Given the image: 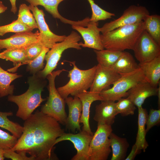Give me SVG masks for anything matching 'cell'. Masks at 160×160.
Segmentation results:
<instances>
[{"mask_svg": "<svg viewBox=\"0 0 160 160\" xmlns=\"http://www.w3.org/2000/svg\"><path fill=\"white\" fill-rule=\"evenodd\" d=\"M24 121L22 134L11 149L28 153L35 160H58L55 143L64 132L60 123L39 110Z\"/></svg>", "mask_w": 160, "mask_h": 160, "instance_id": "cell-1", "label": "cell"}, {"mask_svg": "<svg viewBox=\"0 0 160 160\" xmlns=\"http://www.w3.org/2000/svg\"><path fill=\"white\" fill-rule=\"evenodd\" d=\"M29 88L24 93L18 95H9L8 101L16 104L18 107L16 116L24 121L27 119L34 111L46 100L41 97V93L47 84L45 79L36 74L29 77Z\"/></svg>", "mask_w": 160, "mask_h": 160, "instance_id": "cell-2", "label": "cell"}, {"mask_svg": "<svg viewBox=\"0 0 160 160\" xmlns=\"http://www.w3.org/2000/svg\"><path fill=\"white\" fill-rule=\"evenodd\" d=\"M144 30L143 20L121 26L100 34L101 42L104 49L121 51L132 50L138 38Z\"/></svg>", "mask_w": 160, "mask_h": 160, "instance_id": "cell-3", "label": "cell"}, {"mask_svg": "<svg viewBox=\"0 0 160 160\" xmlns=\"http://www.w3.org/2000/svg\"><path fill=\"white\" fill-rule=\"evenodd\" d=\"M73 66V69L68 72L70 79L65 85L57 89L61 96L65 99L69 95L73 96L87 91L93 82L97 69V65L86 70L79 69L76 61H68Z\"/></svg>", "mask_w": 160, "mask_h": 160, "instance_id": "cell-4", "label": "cell"}, {"mask_svg": "<svg viewBox=\"0 0 160 160\" xmlns=\"http://www.w3.org/2000/svg\"><path fill=\"white\" fill-rule=\"evenodd\" d=\"M65 70L62 69L53 71L47 76L49 81L47 88L49 95L47 102L40 109L43 113L52 117L63 125H65L67 117L65 109V99L61 96L56 88L55 80Z\"/></svg>", "mask_w": 160, "mask_h": 160, "instance_id": "cell-5", "label": "cell"}, {"mask_svg": "<svg viewBox=\"0 0 160 160\" xmlns=\"http://www.w3.org/2000/svg\"><path fill=\"white\" fill-rule=\"evenodd\" d=\"M81 37L76 32L73 31L62 41L57 43L46 53L45 60L46 63L44 69L36 74L39 77L45 79L49 74L56 68L63 52L69 48L81 49L79 41Z\"/></svg>", "mask_w": 160, "mask_h": 160, "instance_id": "cell-6", "label": "cell"}, {"mask_svg": "<svg viewBox=\"0 0 160 160\" xmlns=\"http://www.w3.org/2000/svg\"><path fill=\"white\" fill-rule=\"evenodd\" d=\"M146 80L143 73L139 68L130 73L121 75L111 87L100 93L103 100L115 102L126 97L128 91L138 83Z\"/></svg>", "mask_w": 160, "mask_h": 160, "instance_id": "cell-7", "label": "cell"}, {"mask_svg": "<svg viewBox=\"0 0 160 160\" xmlns=\"http://www.w3.org/2000/svg\"><path fill=\"white\" fill-rule=\"evenodd\" d=\"M111 126L98 125L90 142L88 160H106L111 152L109 135Z\"/></svg>", "mask_w": 160, "mask_h": 160, "instance_id": "cell-8", "label": "cell"}, {"mask_svg": "<svg viewBox=\"0 0 160 160\" xmlns=\"http://www.w3.org/2000/svg\"><path fill=\"white\" fill-rule=\"evenodd\" d=\"M132 50L139 63L150 61L160 55V45L145 30L139 36Z\"/></svg>", "mask_w": 160, "mask_h": 160, "instance_id": "cell-9", "label": "cell"}, {"mask_svg": "<svg viewBox=\"0 0 160 160\" xmlns=\"http://www.w3.org/2000/svg\"><path fill=\"white\" fill-rule=\"evenodd\" d=\"M149 14L148 10L144 7L131 6L124 11L120 17L105 23L100 28V32L104 33L121 26L135 23L143 20Z\"/></svg>", "mask_w": 160, "mask_h": 160, "instance_id": "cell-10", "label": "cell"}, {"mask_svg": "<svg viewBox=\"0 0 160 160\" xmlns=\"http://www.w3.org/2000/svg\"><path fill=\"white\" fill-rule=\"evenodd\" d=\"M28 7L33 13L39 30L38 41L44 47L50 49L55 44L65 39L66 36L56 34L50 30L45 21V15L43 10L30 4Z\"/></svg>", "mask_w": 160, "mask_h": 160, "instance_id": "cell-11", "label": "cell"}, {"mask_svg": "<svg viewBox=\"0 0 160 160\" xmlns=\"http://www.w3.org/2000/svg\"><path fill=\"white\" fill-rule=\"evenodd\" d=\"M93 135L83 130L76 134L64 132L56 139L55 144L63 141H69L77 151L76 154L71 160H88L89 145Z\"/></svg>", "mask_w": 160, "mask_h": 160, "instance_id": "cell-12", "label": "cell"}, {"mask_svg": "<svg viewBox=\"0 0 160 160\" xmlns=\"http://www.w3.org/2000/svg\"><path fill=\"white\" fill-rule=\"evenodd\" d=\"M98 23L91 21L87 27L79 25L72 26L73 29L78 32L82 36L84 43H79L81 47L92 48L100 50L104 49L102 45Z\"/></svg>", "mask_w": 160, "mask_h": 160, "instance_id": "cell-13", "label": "cell"}, {"mask_svg": "<svg viewBox=\"0 0 160 160\" xmlns=\"http://www.w3.org/2000/svg\"><path fill=\"white\" fill-rule=\"evenodd\" d=\"M121 75L110 67L104 66L98 64L95 76L90 91L100 93L110 88L121 77Z\"/></svg>", "mask_w": 160, "mask_h": 160, "instance_id": "cell-14", "label": "cell"}, {"mask_svg": "<svg viewBox=\"0 0 160 160\" xmlns=\"http://www.w3.org/2000/svg\"><path fill=\"white\" fill-rule=\"evenodd\" d=\"M39 33L26 32L16 33L9 37L0 39V49L25 48L38 41Z\"/></svg>", "mask_w": 160, "mask_h": 160, "instance_id": "cell-15", "label": "cell"}, {"mask_svg": "<svg viewBox=\"0 0 160 160\" xmlns=\"http://www.w3.org/2000/svg\"><path fill=\"white\" fill-rule=\"evenodd\" d=\"M158 87L151 84L146 80L138 83L127 92V97L137 108L141 107L145 99L150 97L157 95Z\"/></svg>", "mask_w": 160, "mask_h": 160, "instance_id": "cell-16", "label": "cell"}, {"mask_svg": "<svg viewBox=\"0 0 160 160\" xmlns=\"http://www.w3.org/2000/svg\"><path fill=\"white\" fill-rule=\"evenodd\" d=\"M68 105V114L65 123V128L72 132L81 131L80 120L82 111L81 102L76 96L73 98L68 97L65 99Z\"/></svg>", "mask_w": 160, "mask_h": 160, "instance_id": "cell-17", "label": "cell"}, {"mask_svg": "<svg viewBox=\"0 0 160 160\" xmlns=\"http://www.w3.org/2000/svg\"><path fill=\"white\" fill-rule=\"evenodd\" d=\"M81 100L82 105V111L80 122L83 124L82 130L93 135L90 128L89 119L90 110L91 104L96 101H103L100 93L91 91H85L76 95Z\"/></svg>", "mask_w": 160, "mask_h": 160, "instance_id": "cell-18", "label": "cell"}, {"mask_svg": "<svg viewBox=\"0 0 160 160\" xmlns=\"http://www.w3.org/2000/svg\"><path fill=\"white\" fill-rule=\"evenodd\" d=\"M93 119L98 125L104 124L111 126L114 123L117 113L115 102L103 100L96 105Z\"/></svg>", "mask_w": 160, "mask_h": 160, "instance_id": "cell-19", "label": "cell"}, {"mask_svg": "<svg viewBox=\"0 0 160 160\" xmlns=\"http://www.w3.org/2000/svg\"><path fill=\"white\" fill-rule=\"evenodd\" d=\"M34 7L38 5L43 6L46 11L51 14L55 18L59 19L62 23L73 25H82V20L74 21L67 19L63 17L59 13L58 7L59 4L65 0H25Z\"/></svg>", "mask_w": 160, "mask_h": 160, "instance_id": "cell-20", "label": "cell"}, {"mask_svg": "<svg viewBox=\"0 0 160 160\" xmlns=\"http://www.w3.org/2000/svg\"><path fill=\"white\" fill-rule=\"evenodd\" d=\"M138 65L146 80L153 87H157L160 83V55L150 61L139 63Z\"/></svg>", "mask_w": 160, "mask_h": 160, "instance_id": "cell-21", "label": "cell"}, {"mask_svg": "<svg viewBox=\"0 0 160 160\" xmlns=\"http://www.w3.org/2000/svg\"><path fill=\"white\" fill-rule=\"evenodd\" d=\"M0 58L12 62L14 67L8 69L9 72H15L20 66L27 64V59L25 48H17L6 49L0 53Z\"/></svg>", "mask_w": 160, "mask_h": 160, "instance_id": "cell-22", "label": "cell"}, {"mask_svg": "<svg viewBox=\"0 0 160 160\" xmlns=\"http://www.w3.org/2000/svg\"><path fill=\"white\" fill-rule=\"evenodd\" d=\"M110 68L120 75L133 72L139 67L132 55L129 52L123 51L118 59Z\"/></svg>", "mask_w": 160, "mask_h": 160, "instance_id": "cell-23", "label": "cell"}, {"mask_svg": "<svg viewBox=\"0 0 160 160\" xmlns=\"http://www.w3.org/2000/svg\"><path fill=\"white\" fill-rule=\"evenodd\" d=\"M138 130L135 144L137 150H143L145 152L148 146L145 139L146 133L145 128L148 114L146 109L142 107L138 108Z\"/></svg>", "mask_w": 160, "mask_h": 160, "instance_id": "cell-24", "label": "cell"}, {"mask_svg": "<svg viewBox=\"0 0 160 160\" xmlns=\"http://www.w3.org/2000/svg\"><path fill=\"white\" fill-rule=\"evenodd\" d=\"M109 138L112 155L111 160H122L125 159L129 144L125 138L120 137L112 132Z\"/></svg>", "mask_w": 160, "mask_h": 160, "instance_id": "cell-25", "label": "cell"}, {"mask_svg": "<svg viewBox=\"0 0 160 160\" xmlns=\"http://www.w3.org/2000/svg\"><path fill=\"white\" fill-rule=\"evenodd\" d=\"M22 76V75L17 73L6 71L0 66V97L13 95L14 86L11 85V84L15 79Z\"/></svg>", "mask_w": 160, "mask_h": 160, "instance_id": "cell-26", "label": "cell"}, {"mask_svg": "<svg viewBox=\"0 0 160 160\" xmlns=\"http://www.w3.org/2000/svg\"><path fill=\"white\" fill-rule=\"evenodd\" d=\"M145 30L154 40L160 45V16L149 15L143 20Z\"/></svg>", "mask_w": 160, "mask_h": 160, "instance_id": "cell-27", "label": "cell"}, {"mask_svg": "<svg viewBox=\"0 0 160 160\" xmlns=\"http://www.w3.org/2000/svg\"><path fill=\"white\" fill-rule=\"evenodd\" d=\"M98 64L104 66L111 67L116 62L122 51L109 49L101 50L94 49Z\"/></svg>", "mask_w": 160, "mask_h": 160, "instance_id": "cell-28", "label": "cell"}, {"mask_svg": "<svg viewBox=\"0 0 160 160\" xmlns=\"http://www.w3.org/2000/svg\"><path fill=\"white\" fill-rule=\"evenodd\" d=\"M13 114L11 111H0V127L8 130L19 138L22 134L23 127L9 119L8 117L12 116Z\"/></svg>", "mask_w": 160, "mask_h": 160, "instance_id": "cell-29", "label": "cell"}, {"mask_svg": "<svg viewBox=\"0 0 160 160\" xmlns=\"http://www.w3.org/2000/svg\"><path fill=\"white\" fill-rule=\"evenodd\" d=\"M17 19L25 25L33 30L38 28L36 20L28 6L22 4L19 6Z\"/></svg>", "mask_w": 160, "mask_h": 160, "instance_id": "cell-30", "label": "cell"}, {"mask_svg": "<svg viewBox=\"0 0 160 160\" xmlns=\"http://www.w3.org/2000/svg\"><path fill=\"white\" fill-rule=\"evenodd\" d=\"M33 30L28 27L17 19L10 23L0 26V36L10 32L15 33L26 32H31Z\"/></svg>", "mask_w": 160, "mask_h": 160, "instance_id": "cell-31", "label": "cell"}, {"mask_svg": "<svg viewBox=\"0 0 160 160\" xmlns=\"http://www.w3.org/2000/svg\"><path fill=\"white\" fill-rule=\"evenodd\" d=\"M87 0L90 5L92 10L90 21L97 22L99 21L105 20L115 16V14L109 12L100 7L95 3L93 0Z\"/></svg>", "mask_w": 160, "mask_h": 160, "instance_id": "cell-32", "label": "cell"}, {"mask_svg": "<svg viewBox=\"0 0 160 160\" xmlns=\"http://www.w3.org/2000/svg\"><path fill=\"white\" fill-rule=\"evenodd\" d=\"M50 49L44 47L40 54L34 60L28 62L26 71L32 75L36 74L44 68L45 55Z\"/></svg>", "mask_w": 160, "mask_h": 160, "instance_id": "cell-33", "label": "cell"}, {"mask_svg": "<svg viewBox=\"0 0 160 160\" xmlns=\"http://www.w3.org/2000/svg\"><path fill=\"white\" fill-rule=\"evenodd\" d=\"M116 103L117 114L123 116L133 115L136 109V106L127 97L122 98Z\"/></svg>", "mask_w": 160, "mask_h": 160, "instance_id": "cell-34", "label": "cell"}, {"mask_svg": "<svg viewBox=\"0 0 160 160\" xmlns=\"http://www.w3.org/2000/svg\"><path fill=\"white\" fill-rule=\"evenodd\" d=\"M18 138L0 129V147L3 149H12L16 144Z\"/></svg>", "mask_w": 160, "mask_h": 160, "instance_id": "cell-35", "label": "cell"}, {"mask_svg": "<svg viewBox=\"0 0 160 160\" xmlns=\"http://www.w3.org/2000/svg\"><path fill=\"white\" fill-rule=\"evenodd\" d=\"M44 47L38 41L25 48L27 62H28L36 58L40 54Z\"/></svg>", "mask_w": 160, "mask_h": 160, "instance_id": "cell-36", "label": "cell"}, {"mask_svg": "<svg viewBox=\"0 0 160 160\" xmlns=\"http://www.w3.org/2000/svg\"><path fill=\"white\" fill-rule=\"evenodd\" d=\"M160 122V109H151L148 115L146 124L147 133L152 127L159 124Z\"/></svg>", "mask_w": 160, "mask_h": 160, "instance_id": "cell-37", "label": "cell"}, {"mask_svg": "<svg viewBox=\"0 0 160 160\" xmlns=\"http://www.w3.org/2000/svg\"><path fill=\"white\" fill-rule=\"evenodd\" d=\"M4 158L12 160H35L33 157H28L26 153L23 151L17 152L11 149H4Z\"/></svg>", "mask_w": 160, "mask_h": 160, "instance_id": "cell-38", "label": "cell"}, {"mask_svg": "<svg viewBox=\"0 0 160 160\" xmlns=\"http://www.w3.org/2000/svg\"><path fill=\"white\" fill-rule=\"evenodd\" d=\"M141 150H137L136 145L135 144L132 147L131 151L127 156L125 158V160H133L137 155L139 154Z\"/></svg>", "mask_w": 160, "mask_h": 160, "instance_id": "cell-39", "label": "cell"}, {"mask_svg": "<svg viewBox=\"0 0 160 160\" xmlns=\"http://www.w3.org/2000/svg\"><path fill=\"white\" fill-rule=\"evenodd\" d=\"M11 5V11L15 14L17 11V9L16 5V0H9Z\"/></svg>", "mask_w": 160, "mask_h": 160, "instance_id": "cell-40", "label": "cell"}, {"mask_svg": "<svg viewBox=\"0 0 160 160\" xmlns=\"http://www.w3.org/2000/svg\"><path fill=\"white\" fill-rule=\"evenodd\" d=\"M7 9V7L3 4L1 1H0V14L4 12Z\"/></svg>", "mask_w": 160, "mask_h": 160, "instance_id": "cell-41", "label": "cell"}, {"mask_svg": "<svg viewBox=\"0 0 160 160\" xmlns=\"http://www.w3.org/2000/svg\"><path fill=\"white\" fill-rule=\"evenodd\" d=\"M4 149L0 147V160H4Z\"/></svg>", "mask_w": 160, "mask_h": 160, "instance_id": "cell-42", "label": "cell"}, {"mask_svg": "<svg viewBox=\"0 0 160 160\" xmlns=\"http://www.w3.org/2000/svg\"><path fill=\"white\" fill-rule=\"evenodd\" d=\"M159 87L158 88V92L157 95V96L158 97V104L159 107V108H160V83L159 84Z\"/></svg>", "mask_w": 160, "mask_h": 160, "instance_id": "cell-43", "label": "cell"}, {"mask_svg": "<svg viewBox=\"0 0 160 160\" xmlns=\"http://www.w3.org/2000/svg\"><path fill=\"white\" fill-rule=\"evenodd\" d=\"M1 50V49H0V51Z\"/></svg>", "mask_w": 160, "mask_h": 160, "instance_id": "cell-44", "label": "cell"}]
</instances>
